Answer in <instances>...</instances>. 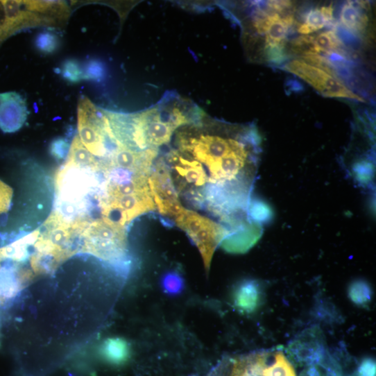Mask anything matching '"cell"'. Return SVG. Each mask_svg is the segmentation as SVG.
Instances as JSON below:
<instances>
[{
    "mask_svg": "<svg viewBox=\"0 0 376 376\" xmlns=\"http://www.w3.org/2000/svg\"><path fill=\"white\" fill-rule=\"evenodd\" d=\"M173 148L204 168V210L220 220L246 217L259 160L254 129L223 124L205 114L176 130Z\"/></svg>",
    "mask_w": 376,
    "mask_h": 376,
    "instance_id": "obj_1",
    "label": "cell"
},
{
    "mask_svg": "<svg viewBox=\"0 0 376 376\" xmlns=\"http://www.w3.org/2000/svg\"><path fill=\"white\" fill-rule=\"evenodd\" d=\"M205 114L191 101L169 93L148 110L130 114L108 111L106 117L118 145L141 152L168 144L178 128L199 121Z\"/></svg>",
    "mask_w": 376,
    "mask_h": 376,
    "instance_id": "obj_2",
    "label": "cell"
},
{
    "mask_svg": "<svg viewBox=\"0 0 376 376\" xmlns=\"http://www.w3.org/2000/svg\"><path fill=\"white\" fill-rule=\"evenodd\" d=\"M151 170L125 168L106 162L99 195L103 218L126 228L136 218L155 211L148 185Z\"/></svg>",
    "mask_w": 376,
    "mask_h": 376,
    "instance_id": "obj_3",
    "label": "cell"
},
{
    "mask_svg": "<svg viewBox=\"0 0 376 376\" xmlns=\"http://www.w3.org/2000/svg\"><path fill=\"white\" fill-rule=\"evenodd\" d=\"M126 228L102 218L90 223L83 236L82 253L99 259L117 263L127 254Z\"/></svg>",
    "mask_w": 376,
    "mask_h": 376,
    "instance_id": "obj_4",
    "label": "cell"
},
{
    "mask_svg": "<svg viewBox=\"0 0 376 376\" xmlns=\"http://www.w3.org/2000/svg\"><path fill=\"white\" fill-rule=\"evenodd\" d=\"M78 131L83 144L94 156L107 160L118 148L102 109L87 98L78 105Z\"/></svg>",
    "mask_w": 376,
    "mask_h": 376,
    "instance_id": "obj_5",
    "label": "cell"
},
{
    "mask_svg": "<svg viewBox=\"0 0 376 376\" xmlns=\"http://www.w3.org/2000/svg\"><path fill=\"white\" fill-rule=\"evenodd\" d=\"M184 231L200 250L207 272L217 248L230 236V231L196 212L185 210L173 222Z\"/></svg>",
    "mask_w": 376,
    "mask_h": 376,
    "instance_id": "obj_6",
    "label": "cell"
},
{
    "mask_svg": "<svg viewBox=\"0 0 376 376\" xmlns=\"http://www.w3.org/2000/svg\"><path fill=\"white\" fill-rule=\"evenodd\" d=\"M284 69L302 79L325 97L365 102L362 97L350 91L336 76L302 60L291 61Z\"/></svg>",
    "mask_w": 376,
    "mask_h": 376,
    "instance_id": "obj_7",
    "label": "cell"
},
{
    "mask_svg": "<svg viewBox=\"0 0 376 376\" xmlns=\"http://www.w3.org/2000/svg\"><path fill=\"white\" fill-rule=\"evenodd\" d=\"M28 114L27 103L21 94L15 92L0 94V130L6 133L17 132Z\"/></svg>",
    "mask_w": 376,
    "mask_h": 376,
    "instance_id": "obj_8",
    "label": "cell"
},
{
    "mask_svg": "<svg viewBox=\"0 0 376 376\" xmlns=\"http://www.w3.org/2000/svg\"><path fill=\"white\" fill-rule=\"evenodd\" d=\"M293 22V16L282 17L275 13L258 19L255 26L258 33L266 35V49H284L289 29Z\"/></svg>",
    "mask_w": 376,
    "mask_h": 376,
    "instance_id": "obj_9",
    "label": "cell"
},
{
    "mask_svg": "<svg viewBox=\"0 0 376 376\" xmlns=\"http://www.w3.org/2000/svg\"><path fill=\"white\" fill-rule=\"evenodd\" d=\"M260 301V290L253 281H246L241 284L234 293V304L240 311H255Z\"/></svg>",
    "mask_w": 376,
    "mask_h": 376,
    "instance_id": "obj_10",
    "label": "cell"
},
{
    "mask_svg": "<svg viewBox=\"0 0 376 376\" xmlns=\"http://www.w3.org/2000/svg\"><path fill=\"white\" fill-rule=\"evenodd\" d=\"M266 366V357L263 354L241 357L235 359L230 376H264Z\"/></svg>",
    "mask_w": 376,
    "mask_h": 376,
    "instance_id": "obj_11",
    "label": "cell"
},
{
    "mask_svg": "<svg viewBox=\"0 0 376 376\" xmlns=\"http://www.w3.org/2000/svg\"><path fill=\"white\" fill-rule=\"evenodd\" d=\"M75 166L90 169L96 171L102 172L101 160L92 155L83 144L78 135H77L71 146L67 162Z\"/></svg>",
    "mask_w": 376,
    "mask_h": 376,
    "instance_id": "obj_12",
    "label": "cell"
},
{
    "mask_svg": "<svg viewBox=\"0 0 376 376\" xmlns=\"http://www.w3.org/2000/svg\"><path fill=\"white\" fill-rule=\"evenodd\" d=\"M361 3L348 2L341 12V23L348 30L360 33L368 26V19L362 10Z\"/></svg>",
    "mask_w": 376,
    "mask_h": 376,
    "instance_id": "obj_13",
    "label": "cell"
},
{
    "mask_svg": "<svg viewBox=\"0 0 376 376\" xmlns=\"http://www.w3.org/2000/svg\"><path fill=\"white\" fill-rule=\"evenodd\" d=\"M333 11L332 5L311 10L305 23L298 28V33L309 35L323 29L333 20Z\"/></svg>",
    "mask_w": 376,
    "mask_h": 376,
    "instance_id": "obj_14",
    "label": "cell"
},
{
    "mask_svg": "<svg viewBox=\"0 0 376 376\" xmlns=\"http://www.w3.org/2000/svg\"><path fill=\"white\" fill-rule=\"evenodd\" d=\"M311 345L308 341H298L291 345V355L296 363L312 365L318 362L322 357L321 347Z\"/></svg>",
    "mask_w": 376,
    "mask_h": 376,
    "instance_id": "obj_15",
    "label": "cell"
},
{
    "mask_svg": "<svg viewBox=\"0 0 376 376\" xmlns=\"http://www.w3.org/2000/svg\"><path fill=\"white\" fill-rule=\"evenodd\" d=\"M101 352L106 361L117 365L126 362L129 357L128 345L126 341L120 339L106 341Z\"/></svg>",
    "mask_w": 376,
    "mask_h": 376,
    "instance_id": "obj_16",
    "label": "cell"
},
{
    "mask_svg": "<svg viewBox=\"0 0 376 376\" xmlns=\"http://www.w3.org/2000/svg\"><path fill=\"white\" fill-rule=\"evenodd\" d=\"M350 299L357 306H367L372 300L373 291L364 281L357 280L352 283L348 289Z\"/></svg>",
    "mask_w": 376,
    "mask_h": 376,
    "instance_id": "obj_17",
    "label": "cell"
},
{
    "mask_svg": "<svg viewBox=\"0 0 376 376\" xmlns=\"http://www.w3.org/2000/svg\"><path fill=\"white\" fill-rule=\"evenodd\" d=\"M264 376H296L291 362L281 352L275 357V361L264 370Z\"/></svg>",
    "mask_w": 376,
    "mask_h": 376,
    "instance_id": "obj_18",
    "label": "cell"
},
{
    "mask_svg": "<svg viewBox=\"0 0 376 376\" xmlns=\"http://www.w3.org/2000/svg\"><path fill=\"white\" fill-rule=\"evenodd\" d=\"M314 41L319 54L343 51V44L332 31L320 34L314 38Z\"/></svg>",
    "mask_w": 376,
    "mask_h": 376,
    "instance_id": "obj_19",
    "label": "cell"
},
{
    "mask_svg": "<svg viewBox=\"0 0 376 376\" xmlns=\"http://www.w3.org/2000/svg\"><path fill=\"white\" fill-rule=\"evenodd\" d=\"M291 50L296 54L304 57L318 55L314 37L311 36H301L295 40L291 45Z\"/></svg>",
    "mask_w": 376,
    "mask_h": 376,
    "instance_id": "obj_20",
    "label": "cell"
},
{
    "mask_svg": "<svg viewBox=\"0 0 376 376\" xmlns=\"http://www.w3.org/2000/svg\"><path fill=\"white\" fill-rule=\"evenodd\" d=\"M36 46L44 53H53L59 46L58 37L52 33H42L37 37Z\"/></svg>",
    "mask_w": 376,
    "mask_h": 376,
    "instance_id": "obj_21",
    "label": "cell"
},
{
    "mask_svg": "<svg viewBox=\"0 0 376 376\" xmlns=\"http://www.w3.org/2000/svg\"><path fill=\"white\" fill-rule=\"evenodd\" d=\"M62 75L65 80L71 83H78L84 80L83 69L75 60H67L65 63Z\"/></svg>",
    "mask_w": 376,
    "mask_h": 376,
    "instance_id": "obj_22",
    "label": "cell"
},
{
    "mask_svg": "<svg viewBox=\"0 0 376 376\" xmlns=\"http://www.w3.org/2000/svg\"><path fill=\"white\" fill-rule=\"evenodd\" d=\"M14 196L12 188L0 180V214H6L11 208Z\"/></svg>",
    "mask_w": 376,
    "mask_h": 376,
    "instance_id": "obj_23",
    "label": "cell"
},
{
    "mask_svg": "<svg viewBox=\"0 0 376 376\" xmlns=\"http://www.w3.org/2000/svg\"><path fill=\"white\" fill-rule=\"evenodd\" d=\"M70 144L64 138H58L51 144L50 152L58 160H63L69 153Z\"/></svg>",
    "mask_w": 376,
    "mask_h": 376,
    "instance_id": "obj_24",
    "label": "cell"
},
{
    "mask_svg": "<svg viewBox=\"0 0 376 376\" xmlns=\"http://www.w3.org/2000/svg\"><path fill=\"white\" fill-rule=\"evenodd\" d=\"M162 286L166 293H178L182 290V279L176 273H169L163 278Z\"/></svg>",
    "mask_w": 376,
    "mask_h": 376,
    "instance_id": "obj_25",
    "label": "cell"
},
{
    "mask_svg": "<svg viewBox=\"0 0 376 376\" xmlns=\"http://www.w3.org/2000/svg\"><path fill=\"white\" fill-rule=\"evenodd\" d=\"M84 80H98L103 74V68L101 64L97 61L89 62L83 69Z\"/></svg>",
    "mask_w": 376,
    "mask_h": 376,
    "instance_id": "obj_26",
    "label": "cell"
},
{
    "mask_svg": "<svg viewBox=\"0 0 376 376\" xmlns=\"http://www.w3.org/2000/svg\"><path fill=\"white\" fill-rule=\"evenodd\" d=\"M359 376H375V362L373 359L367 358L363 360L359 370Z\"/></svg>",
    "mask_w": 376,
    "mask_h": 376,
    "instance_id": "obj_27",
    "label": "cell"
},
{
    "mask_svg": "<svg viewBox=\"0 0 376 376\" xmlns=\"http://www.w3.org/2000/svg\"><path fill=\"white\" fill-rule=\"evenodd\" d=\"M4 259L3 258V256L1 255V253H0V265H1V262H3ZM1 267V266H0Z\"/></svg>",
    "mask_w": 376,
    "mask_h": 376,
    "instance_id": "obj_28",
    "label": "cell"
}]
</instances>
